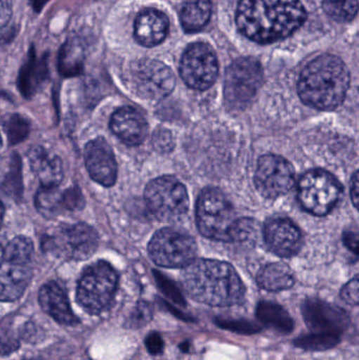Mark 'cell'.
Instances as JSON below:
<instances>
[{"instance_id":"6da1fadb","label":"cell","mask_w":359,"mask_h":360,"mask_svg":"<svg viewBox=\"0 0 359 360\" xmlns=\"http://www.w3.org/2000/svg\"><path fill=\"white\" fill-rule=\"evenodd\" d=\"M305 19L301 0H242L236 13L240 31L261 44L288 37Z\"/></svg>"},{"instance_id":"7a4b0ae2","label":"cell","mask_w":359,"mask_h":360,"mask_svg":"<svg viewBox=\"0 0 359 360\" xmlns=\"http://www.w3.org/2000/svg\"><path fill=\"white\" fill-rule=\"evenodd\" d=\"M181 285L192 300L211 307H231L244 300L246 288L231 264L195 259L183 268Z\"/></svg>"},{"instance_id":"3957f363","label":"cell","mask_w":359,"mask_h":360,"mask_svg":"<svg viewBox=\"0 0 359 360\" xmlns=\"http://www.w3.org/2000/svg\"><path fill=\"white\" fill-rule=\"evenodd\" d=\"M349 86V70L344 61L333 55H322L301 72L299 93L306 105L330 111L341 105Z\"/></svg>"},{"instance_id":"277c9868","label":"cell","mask_w":359,"mask_h":360,"mask_svg":"<svg viewBox=\"0 0 359 360\" xmlns=\"http://www.w3.org/2000/svg\"><path fill=\"white\" fill-rule=\"evenodd\" d=\"M34 247L25 236L13 238L2 250L0 297L13 302L25 293L33 275Z\"/></svg>"},{"instance_id":"5b68a950","label":"cell","mask_w":359,"mask_h":360,"mask_svg":"<svg viewBox=\"0 0 359 360\" xmlns=\"http://www.w3.org/2000/svg\"><path fill=\"white\" fill-rule=\"evenodd\" d=\"M237 218L231 202L218 188L202 191L196 202V224L204 237L231 241Z\"/></svg>"},{"instance_id":"8992f818","label":"cell","mask_w":359,"mask_h":360,"mask_svg":"<svg viewBox=\"0 0 359 360\" xmlns=\"http://www.w3.org/2000/svg\"><path fill=\"white\" fill-rule=\"evenodd\" d=\"M117 285L118 275L111 264L105 262H95L80 276L76 300L86 312L100 314L113 300Z\"/></svg>"},{"instance_id":"52a82bcc","label":"cell","mask_w":359,"mask_h":360,"mask_svg":"<svg viewBox=\"0 0 359 360\" xmlns=\"http://www.w3.org/2000/svg\"><path fill=\"white\" fill-rule=\"evenodd\" d=\"M145 200L152 215L162 221H177L189 211L187 188L172 176L158 177L150 181L145 188Z\"/></svg>"},{"instance_id":"ba28073f","label":"cell","mask_w":359,"mask_h":360,"mask_svg":"<svg viewBox=\"0 0 359 360\" xmlns=\"http://www.w3.org/2000/svg\"><path fill=\"white\" fill-rule=\"evenodd\" d=\"M150 258L162 268H185L197 256V243L195 239L173 228H164L152 237L148 245Z\"/></svg>"},{"instance_id":"9c48e42d","label":"cell","mask_w":359,"mask_h":360,"mask_svg":"<svg viewBox=\"0 0 359 360\" xmlns=\"http://www.w3.org/2000/svg\"><path fill=\"white\" fill-rule=\"evenodd\" d=\"M263 80V68L256 59L244 57L234 61L226 73L223 93L228 105L244 109L256 96Z\"/></svg>"},{"instance_id":"30bf717a","label":"cell","mask_w":359,"mask_h":360,"mask_svg":"<svg viewBox=\"0 0 359 360\" xmlns=\"http://www.w3.org/2000/svg\"><path fill=\"white\" fill-rule=\"evenodd\" d=\"M131 88L137 96L147 101H162L175 88L172 70L155 59H141L131 65L129 71Z\"/></svg>"},{"instance_id":"8fae6325","label":"cell","mask_w":359,"mask_h":360,"mask_svg":"<svg viewBox=\"0 0 359 360\" xmlns=\"http://www.w3.org/2000/svg\"><path fill=\"white\" fill-rule=\"evenodd\" d=\"M343 186L331 173L311 170L301 176L299 198L301 205L314 215H327L339 203Z\"/></svg>"},{"instance_id":"7c38bea8","label":"cell","mask_w":359,"mask_h":360,"mask_svg":"<svg viewBox=\"0 0 359 360\" xmlns=\"http://www.w3.org/2000/svg\"><path fill=\"white\" fill-rule=\"evenodd\" d=\"M48 248L59 257L67 260L88 259L98 248V234L86 224L59 226L48 239Z\"/></svg>"},{"instance_id":"4fadbf2b","label":"cell","mask_w":359,"mask_h":360,"mask_svg":"<svg viewBox=\"0 0 359 360\" xmlns=\"http://www.w3.org/2000/svg\"><path fill=\"white\" fill-rule=\"evenodd\" d=\"M179 73L185 84L194 90L210 88L218 75V61L214 50L204 42L188 46L181 57Z\"/></svg>"},{"instance_id":"5bb4252c","label":"cell","mask_w":359,"mask_h":360,"mask_svg":"<svg viewBox=\"0 0 359 360\" xmlns=\"http://www.w3.org/2000/svg\"><path fill=\"white\" fill-rule=\"evenodd\" d=\"M294 181V169L282 156L270 154L259 158L255 184L263 197L278 198L282 196L293 188Z\"/></svg>"},{"instance_id":"9a60e30c","label":"cell","mask_w":359,"mask_h":360,"mask_svg":"<svg viewBox=\"0 0 359 360\" xmlns=\"http://www.w3.org/2000/svg\"><path fill=\"white\" fill-rule=\"evenodd\" d=\"M303 321L313 333L341 335L350 326V315L344 309L318 298H309L301 306Z\"/></svg>"},{"instance_id":"2e32d148","label":"cell","mask_w":359,"mask_h":360,"mask_svg":"<svg viewBox=\"0 0 359 360\" xmlns=\"http://www.w3.org/2000/svg\"><path fill=\"white\" fill-rule=\"evenodd\" d=\"M84 162L91 179L101 186H114L117 179V162L111 146L103 137L91 141L84 148Z\"/></svg>"},{"instance_id":"e0dca14e","label":"cell","mask_w":359,"mask_h":360,"mask_svg":"<svg viewBox=\"0 0 359 360\" xmlns=\"http://www.w3.org/2000/svg\"><path fill=\"white\" fill-rule=\"evenodd\" d=\"M265 239L268 247L282 257L295 255L303 241L296 224L284 217L272 218L266 224Z\"/></svg>"},{"instance_id":"ac0fdd59","label":"cell","mask_w":359,"mask_h":360,"mask_svg":"<svg viewBox=\"0 0 359 360\" xmlns=\"http://www.w3.org/2000/svg\"><path fill=\"white\" fill-rule=\"evenodd\" d=\"M38 211L46 217H55L63 212L78 211L84 205L79 188L61 191L58 186H41L35 197Z\"/></svg>"},{"instance_id":"d6986e66","label":"cell","mask_w":359,"mask_h":360,"mask_svg":"<svg viewBox=\"0 0 359 360\" xmlns=\"http://www.w3.org/2000/svg\"><path fill=\"white\" fill-rule=\"evenodd\" d=\"M110 128L115 136L130 147L141 145L149 132L147 120L132 107L119 108L114 112Z\"/></svg>"},{"instance_id":"ffe728a7","label":"cell","mask_w":359,"mask_h":360,"mask_svg":"<svg viewBox=\"0 0 359 360\" xmlns=\"http://www.w3.org/2000/svg\"><path fill=\"white\" fill-rule=\"evenodd\" d=\"M38 300L42 310L61 326L77 325L78 319L72 312L67 294L58 283L55 281L46 283L40 289Z\"/></svg>"},{"instance_id":"44dd1931","label":"cell","mask_w":359,"mask_h":360,"mask_svg":"<svg viewBox=\"0 0 359 360\" xmlns=\"http://www.w3.org/2000/svg\"><path fill=\"white\" fill-rule=\"evenodd\" d=\"M170 23L164 13L149 8L137 16L134 25V36L141 46L151 48L166 39Z\"/></svg>"},{"instance_id":"7402d4cb","label":"cell","mask_w":359,"mask_h":360,"mask_svg":"<svg viewBox=\"0 0 359 360\" xmlns=\"http://www.w3.org/2000/svg\"><path fill=\"white\" fill-rule=\"evenodd\" d=\"M29 162L42 186H58L63 181V162L46 148H33L29 153Z\"/></svg>"},{"instance_id":"603a6c76","label":"cell","mask_w":359,"mask_h":360,"mask_svg":"<svg viewBox=\"0 0 359 360\" xmlns=\"http://www.w3.org/2000/svg\"><path fill=\"white\" fill-rule=\"evenodd\" d=\"M294 283L292 270L282 262L267 264L257 274L259 287L269 292L285 291L292 288Z\"/></svg>"},{"instance_id":"cb8c5ba5","label":"cell","mask_w":359,"mask_h":360,"mask_svg":"<svg viewBox=\"0 0 359 360\" xmlns=\"http://www.w3.org/2000/svg\"><path fill=\"white\" fill-rule=\"evenodd\" d=\"M256 317L267 328L282 334H290L294 330V321L286 309L276 302H261L256 307Z\"/></svg>"},{"instance_id":"d4e9b609","label":"cell","mask_w":359,"mask_h":360,"mask_svg":"<svg viewBox=\"0 0 359 360\" xmlns=\"http://www.w3.org/2000/svg\"><path fill=\"white\" fill-rule=\"evenodd\" d=\"M212 4L210 0H188L181 6L179 17L187 33H195L206 27L210 20Z\"/></svg>"},{"instance_id":"484cf974","label":"cell","mask_w":359,"mask_h":360,"mask_svg":"<svg viewBox=\"0 0 359 360\" xmlns=\"http://www.w3.org/2000/svg\"><path fill=\"white\" fill-rule=\"evenodd\" d=\"M341 336L333 333H313L301 335L293 344L301 350L309 352H322L334 348L341 342Z\"/></svg>"},{"instance_id":"4316f807","label":"cell","mask_w":359,"mask_h":360,"mask_svg":"<svg viewBox=\"0 0 359 360\" xmlns=\"http://www.w3.org/2000/svg\"><path fill=\"white\" fill-rule=\"evenodd\" d=\"M84 50L76 42H69L61 51L59 69L65 76H75L81 72Z\"/></svg>"},{"instance_id":"83f0119b","label":"cell","mask_w":359,"mask_h":360,"mask_svg":"<svg viewBox=\"0 0 359 360\" xmlns=\"http://www.w3.org/2000/svg\"><path fill=\"white\" fill-rule=\"evenodd\" d=\"M325 12L339 22L355 18L359 10L358 0H322Z\"/></svg>"},{"instance_id":"f1b7e54d","label":"cell","mask_w":359,"mask_h":360,"mask_svg":"<svg viewBox=\"0 0 359 360\" xmlns=\"http://www.w3.org/2000/svg\"><path fill=\"white\" fill-rule=\"evenodd\" d=\"M216 323L221 329L229 330L234 333L242 335H253L261 331V327L254 321L244 319H216Z\"/></svg>"},{"instance_id":"f546056e","label":"cell","mask_w":359,"mask_h":360,"mask_svg":"<svg viewBox=\"0 0 359 360\" xmlns=\"http://www.w3.org/2000/svg\"><path fill=\"white\" fill-rule=\"evenodd\" d=\"M257 235H259V226L256 221L249 218H242L236 222L232 241L240 243H253L256 240Z\"/></svg>"},{"instance_id":"4dcf8cb0","label":"cell","mask_w":359,"mask_h":360,"mask_svg":"<svg viewBox=\"0 0 359 360\" xmlns=\"http://www.w3.org/2000/svg\"><path fill=\"white\" fill-rule=\"evenodd\" d=\"M152 317H153V309L151 304L145 302H139L126 319L124 326L128 329H139L148 325L152 321Z\"/></svg>"},{"instance_id":"1f68e13d","label":"cell","mask_w":359,"mask_h":360,"mask_svg":"<svg viewBox=\"0 0 359 360\" xmlns=\"http://www.w3.org/2000/svg\"><path fill=\"white\" fill-rule=\"evenodd\" d=\"M6 131L11 143H16L27 136L29 127L23 118L18 115H14L6 122Z\"/></svg>"},{"instance_id":"d6a6232c","label":"cell","mask_w":359,"mask_h":360,"mask_svg":"<svg viewBox=\"0 0 359 360\" xmlns=\"http://www.w3.org/2000/svg\"><path fill=\"white\" fill-rule=\"evenodd\" d=\"M341 296L346 304L350 306L359 304V275L348 281L341 291Z\"/></svg>"},{"instance_id":"836d02e7","label":"cell","mask_w":359,"mask_h":360,"mask_svg":"<svg viewBox=\"0 0 359 360\" xmlns=\"http://www.w3.org/2000/svg\"><path fill=\"white\" fill-rule=\"evenodd\" d=\"M153 145L158 151L169 152L173 149V137L169 131L164 129H159L156 131L153 137Z\"/></svg>"},{"instance_id":"e575fe53","label":"cell","mask_w":359,"mask_h":360,"mask_svg":"<svg viewBox=\"0 0 359 360\" xmlns=\"http://www.w3.org/2000/svg\"><path fill=\"white\" fill-rule=\"evenodd\" d=\"M145 344L148 352L151 355H159L164 351V340H162V335L157 333V332L150 333L148 338H145Z\"/></svg>"},{"instance_id":"d590c367","label":"cell","mask_w":359,"mask_h":360,"mask_svg":"<svg viewBox=\"0 0 359 360\" xmlns=\"http://www.w3.org/2000/svg\"><path fill=\"white\" fill-rule=\"evenodd\" d=\"M157 281L162 291L166 293V295L168 296L169 298H171V300L176 302V304H181V306H185V300H183L181 292L174 287V285H172V283L167 281V279L162 278V276H158Z\"/></svg>"},{"instance_id":"8d00e7d4","label":"cell","mask_w":359,"mask_h":360,"mask_svg":"<svg viewBox=\"0 0 359 360\" xmlns=\"http://www.w3.org/2000/svg\"><path fill=\"white\" fill-rule=\"evenodd\" d=\"M346 245L354 253L359 254V233L348 232L344 237Z\"/></svg>"},{"instance_id":"74e56055","label":"cell","mask_w":359,"mask_h":360,"mask_svg":"<svg viewBox=\"0 0 359 360\" xmlns=\"http://www.w3.org/2000/svg\"><path fill=\"white\" fill-rule=\"evenodd\" d=\"M351 198L359 211V171L355 173L351 182Z\"/></svg>"},{"instance_id":"f35d334b","label":"cell","mask_w":359,"mask_h":360,"mask_svg":"<svg viewBox=\"0 0 359 360\" xmlns=\"http://www.w3.org/2000/svg\"><path fill=\"white\" fill-rule=\"evenodd\" d=\"M11 16V0H1V25H6Z\"/></svg>"},{"instance_id":"ab89813d","label":"cell","mask_w":359,"mask_h":360,"mask_svg":"<svg viewBox=\"0 0 359 360\" xmlns=\"http://www.w3.org/2000/svg\"><path fill=\"white\" fill-rule=\"evenodd\" d=\"M181 349H183V352H187L188 349H189V344H183Z\"/></svg>"}]
</instances>
